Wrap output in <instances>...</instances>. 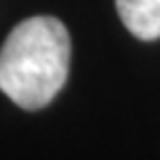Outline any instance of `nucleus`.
Listing matches in <instances>:
<instances>
[{
	"instance_id": "1",
	"label": "nucleus",
	"mask_w": 160,
	"mask_h": 160,
	"mask_svg": "<svg viewBox=\"0 0 160 160\" xmlns=\"http://www.w3.org/2000/svg\"><path fill=\"white\" fill-rule=\"evenodd\" d=\"M69 58L71 38L58 18H27L0 49V91L27 111L42 109L65 87Z\"/></svg>"
},
{
	"instance_id": "2",
	"label": "nucleus",
	"mask_w": 160,
	"mask_h": 160,
	"mask_svg": "<svg viewBox=\"0 0 160 160\" xmlns=\"http://www.w3.org/2000/svg\"><path fill=\"white\" fill-rule=\"evenodd\" d=\"M116 9L138 40L160 38V0H116Z\"/></svg>"
}]
</instances>
